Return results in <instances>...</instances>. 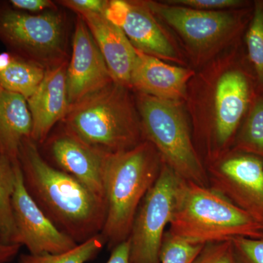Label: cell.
I'll list each match as a JSON object with an SVG mask.
<instances>
[{
    "instance_id": "f1b7e54d",
    "label": "cell",
    "mask_w": 263,
    "mask_h": 263,
    "mask_svg": "<svg viewBox=\"0 0 263 263\" xmlns=\"http://www.w3.org/2000/svg\"><path fill=\"white\" fill-rule=\"evenodd\" d=\"M9 4L15 9L32 13L55 8L54 3L49 0H10Z\"/></svg>"
},
{
    "instance_id": "6da1fadb",
    "label": "cell",
    "mask_w": 263,
    "mask_h": 263,
    "mask_svg": "<svg viewBox=\"0 0 263 263\" xmlns=\"http://www.w3.org/2000/svg\"><path fill=\"white\" fill-rule=\"evenodd\" d=\"M18 162L27 193L59 230L78 245L101 233L107 214L105 198L52 166L30 138L22 142Z\"/></svg>"
},
{
    "instance_id": "ffe728a7",
    "label": "cell",
    "mask_w": 263,
    "mask_h": 263,
    "mask_svg": "<svg viewBox=\"0 0 263 263\" xmlns=\"http://www.w3.org/2000/svg\"><path fill=\"white\" fill-rule=\"evenodd\" d=\"M18 164V162H13L0 153V236L7 243L17 245H19L18 234L13 218L12 200Z\"/></svg>"
},
{
    "instance_id": "e0dca14e",
    "label": "cell",
    "mask_w": 263,
    "mask_h": 263,
    "mask_svg": "<svg viewBox=\"0 0 263 263\" xmlns=\"http://www.w3.org/2000/svg\"><path fill=\"white\" fill-rule=\"evenodd\" d=\"M248 83L238 71L223 74L216 86L214 141L220 151L228 144L246 111Z\"/></svg>"
},
{
    "instance_id": "9c48e42d",
    "label": "cell",
    "mask_w": 263,
    "mask_h": 263,
    "mask_svg": "<svg viewBox=\"0 0 263 263\" xmlns=\"http://www.w3.org/2000/svg\"><path fill=\"white\" fill-rule=\"evenodd\" d=\"M12 206L18 243L27 247L29 254L63 253L78 245L53 224L27 193L19 162Z\"/></svg>"
},
{
    "instance_id": "8992f818",
    "label": "cell",
    "mask_w": 263,
    "mask_h": 263,
    "mask_svg": "<svg viewBox=\"0 0 263 263\" xmlns=\"http://www.w3.org/2000/svg\"><path fill=\"white\" fill-rule=\"evenodd\" d=\"M67 29L54 10L30 14L0 5V41L16 55L50 68L66 61Z\"/></svg>"
},
{
    "instance_id": "cb8c5ba5",
    "label": "cell",
    "mask_w": 263,
    "mask_h": 263,
    "mask_svg": "<svg viewBox=\"0 0 263 263\" xmlns=\"http://www.w3.org/2000/svg\"><path fill=\"white\" fill-rule=\"evenodd\" d=\"M247 47L259 81L263 83V5H257L247 32Z\"/></svg>"
},
{
    "instance_id": "30bf717a",
    "label": "cell",
    "mask_w": 263,
    "mask_h": 263,
    "mask_svg": "<svg viewBox=\"0 0 263 263\" xmlns=\"http://www.w3.org/2000/svg\"><path fill=\"white\" fill-rule=\"evenodd\" d=\"M67 65L70 108L114 82L105 59L84 19L78 15Z\"/></svg>"
},
{
    "instance_id": "8fae6325",
    "label": "cell",
    "mask_w": 263,
    "mask_h": 263,
    "mask_svg": "<svg viewBox=\"0 0 263 263\" xmlns=\"http://www.w3.org/2000/svg\"><path fill=\"white\" fill-rule=\"evenodd\" d=\"M143 3L152 14L164 21L195 48L212 47L234 27V17L221 10L206 11L155 2Z\"/></svg>"
},
{
    "instance_id": "d6986e66",
    "label": "cell",
    "mask_w": 263,
    "mask_h": 263,
    "mask_svg": "<svg viewBox=\"0 0 263 263\" xmlns=\"http://www.w3.org/2000/svg\"><path fill=\"white\" fill-rule=\"evenodd\" d=\"M46 71L43 66L10 52L0 53V85L27 100L37 89Z\"/></svg>"
},
{
    "instance_id": "f546056e",
    "label": "cell",
    "mask_w": 263,
    "mask_h": 263,
    "mask_svg": "<svg viewBox=\"0 0 263 263\" xmlns=\"http://www.w3.org/2000/svg\"><path fill=\"white\" fill-rule=\"evenodd\" d=\"M106 263H131L129 260V243L128 240L112 249L111 254Z\"/></svg>"
},
{
    "instance_id": "5bb4252c",
    "label": "cell",
    "mask_w": 263,
    "mask_h": 263,
    "mask_svg": "<svg viewBox=\"0 0 263 263\" xmlns=\"http://www.w3.org/2000/svg\"><path fill=\"white\" fill-rule=\"evenodd\" d=\"M67 62L50 67L32 96L27 99L32 121L31 139L42 144L55 124L70 110L67 88Z\"/></svg>"
},
{
    "instance_id": "52a82bcc",
    "label": "cell",
    "mask_w": 263,
    "mask_h": 263,
    "mask_svg": "<svg viewBox=\"0 0 263 263\" xmlns=\"http://www.w3.org/2000/svg\"><path fill=\"white\" fill-rule=\"evenodd\" d=\"M180 178L162 164L160 176L150 189L133 220L128 237L131 263H160V253L174 211Z\"/></svg>"
},
{
    "instance_id": "ac0fdd59",
    "label": "cell",
    "mask_w": 263,
    "mask_h": 263,
    "mask_svg": "<svg viewBox=\"0 0 263 263\" xmlns=\"http://www.w3.org/2000/svg\"><path fill=\"white\" fill-rule=\"evenodd\" d=\"M32 129L27 100L0 85V153L18 162L22 142L30 138Z\"/></svg>"
},
{
    "instance_id": "603a6c76",
    "label": "cell",
    "mask_w": 263,
    "mask_h": 263,
    "mask_svg": "<svg viewBox=\"0 0 263 263\" xmlns=\"http://www.w3.org/2000/svg\"><path fill=\"white\" fill-rule=\"evenodd\" d=\"M240 148L263 157V101L254 107L238 144Z\"/></svg>"
},
{
    "instance_id": "277c9868",
    "label": "cell",
    "mask_w": 263,
    "mask_h": 263,
    "mask_svg": "<svg viewBox=\"0 0 263 263\" xmlns=\"http://www.w3.org/2000/svg\"><path fill=\"white\" fill-rule=\"evenodd\" d=\"M63 129L106 154L131 149L146 141L127 87L114 82L71 107Z\"/></svg>"
},
{
    "instance_id": "9a60e30c",
    "label": "cell",
    "mask_w": 263,
    "mask_h": 263,
    "mask_svg": "<svg viewBox=\"0 0 263 263\" xmlns=\"http://www.w3.org/2000/svg\"><path fill=\"white\" fill-rule=\"evenodd\" d=\"M193 70L168 65L160 59L136 49L130 86L141 94L178 102L186 94Z\"/></svg>"
},
{
    "instance_id": "4dcf8cb0",
    "label": "cell",
    "mask_w": 263,
    "mask_h": 263,
    "mask_svg": "<svg viewBox=\"0 0 263 263\" xmlns=\"http://www.w3.org/2000/svg\"><path fill=\"white\" fill-rule=\"evenodd\" d=\"M21 246L5 242L0 236V263H9L16 257Z\"/></svg>"
},
{
    "instance_id": "7c38bea8",
    "label": "cell",
    "mask_w": 263,
    "mask_h": 263,
    "mask_svg": "<svg viewBox=\"0 0 263 263\" xmlns=\"http://www.w3.org/2000/svg\"><path fill=\"white\" fill-rule=\"evenodd\" d=\"M105 14L120 27L136 49L155 57L176 60L174 46L143 2L108 1Z\"/></svg>"
},
{
    "instance_id": "4316f807",
    "label": "cell",
    "mask_w": 263,
    "mask_h": 263,
    "mask_svg": "<svg viewBox=\"0 0 263 263\" xmlns=\"http://www.w3.org/2000/svg\"><path fill=\"white\" fill-rule=\"evenodd\" d=\"M170 5H181L183 7L206 11H220L224 8H233L240 4L237 0H174Z\"/></svg>"
},
{
    "instance_id": "44dd1931",
    "label": "cell",
    "mask_w": 263,
    "mask_h": 263,
    "mask_svg": "<svg viewBox=\"0 0 263 263\" xmlns=\"http://www.w3.org/2000/svg\"><path fill=\"white\" fill-rule=\"evenodd\" d=\"M105 245L101 234L60 254H21L18 263H86L94 259Z\"/></svg>"
},
{
    "instance_id": "484cf974",
    "label": "cell",
    "mask_w": 263,
    "mask_h": 263,
    "mask_svg": "<svg viewBox=\"0 0 263 263\" xmlns=\"http://www.w3.org/2000/svg\"><path fill=\"white\" fill-rule=\"evenodd\" d=\"M231 241L238 263H263V238L239 237Z\"/></svg>"
},
{
    "instance_id": "7402d4cb",
    "label": "cell",
    "mask_w": 263,
    "mask_h": 263,
    "mask_svg": "<svg viewBox=\"0 0 263 263\" xmlns=\"http://www.w3.org/2000/svg\"><path fill=\"white\" fill-rule=\"evenodd\" d=\"M204 245L180 239L166 231L160 253V263H190Z\"/></svg>"
},
{
    "instance_id": "d4e9b609",
    "label": "cell",
    "mask_w": 263,
    "mask_h": 263,
    "mask_svg": "<svg viewBox=\"0 0 263 263\" xmlns=\"http://www.w3.org/2000/svg\"><path fill=\"white\" fill-rule=\"evenodd\" d=\"M190 263H238L231 240L204 245Z\"/></svg>"
},
{
    "instance_id": "7a4b0ae2",
    "label": "cell",
    "mask_w": 263,
    "mask_h": 263,
    "mask_svg": "<svg viewBox=\"0 0 263 263\" xmlns=\"http://www.w3.org/2000/svg\"><path fill=\"white\" fill-rule=\"evenodd\" d=\"M163 161L151 142L109 154L104 171L107 214L101 233L112 250L128 239L142 200L160 176Z\"/></svg>"
},
{
    "instance_id": "5b68a950",
    "label": "cell",
    "mask_w": 263,
    "mask_h": 263,
    "mask_svg": "<svg viewBox=\"0 0 263 263\" xmlns=\"http://www.w3.org/2000/svg\"><path fill=\"white\" fill-rule=\"evenodd\" d=\"M138 106L145 140L155 146L163 163L180 179L209 186L206 168L195 149L178 102L141 94Z\"/></svg>"
},
{
    "instance_id": "ba28073f",
    "label": "cell",
    "mask_w": 263,
    "mask_h": 263,
    "mask_svg": "<svg viewBox=\"0 0 263 263\" xmlns=\"http://www.w3.org/2000/svg\"><path fill=\"white\" fill-rule=\"evenodd\" d=\"M206 171L209 186L247 213L263 230V161L247 154L228 155Z\"/></svg>"
},
{
    "instance_id": "2e32d148",
    "label": "cell",
    "mask_w": 263,
    "mask_h": 263,
    "mask_svg": "<svg viewBox=\"0 0 263 263\" xmlns=\"http://www.w3.org/2000/svg\"><path fill=\"white\" fill-rule=\"evenodd\" d=\"M84 19L99 49L105 59L114 82L130 86L131 73L136 49L120 27L110 22L105 13H82Z\"/></svg>"
},
{
    "instance_id": "83f0119b",
    "label": "cell",
    "mask_w": 263,
    "mask_h": 263,
    "mask_svg": "<svg viewBox=\"0 0 263 263\" xmlns=\"http://www.w3.org/2000/svg\"><path fill=\"white\" fill-rule=\"evenodd\" d=\"M60 4L73 10L77 14L82 13H105L108 1L104 0H64Z\"/></svg>"
},
{
    "instance_id": "3957f363",
    "label": "cell",
    "mask_w": 263,
    "mask_h": 263,
    "mask_svg": "<svg viewBox=\"0 0 263 263\" xmlns=\"http://www.w3.org/2000/svg\"><path fill=\"white\" fill-rule=\"evenodd\" d=\"M171 235L191 243L263 238L253 218L210 186L180 179L170 222Z\"/></svg>"
},
{
    "instance_id": "4fadbf2b",
    "label": "cell",
    "mask_w": 263,
    "mask_h": 263,
    "mask_svg": "<svg viewBox=\"0 0 263 263\" xmlns=\"http://www.w3.org/2000/svg\"><path fill=\"white\" fill-rule=\"evenodd\" d=\"M44 143H47L48 154L54 164L52 166L73 176L105 199L104 171L109 154L95 149L64 129Z\"/></svg>"
}]
</instances>
